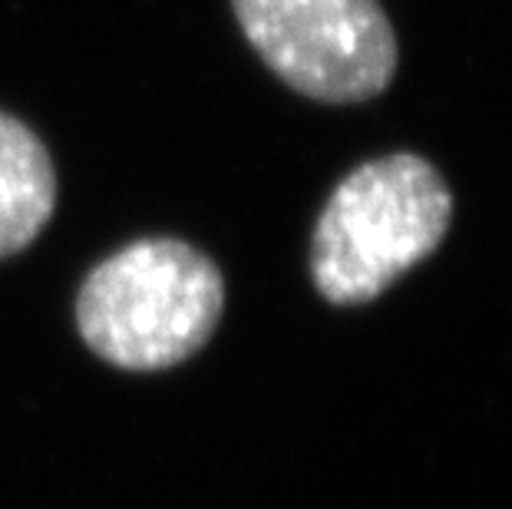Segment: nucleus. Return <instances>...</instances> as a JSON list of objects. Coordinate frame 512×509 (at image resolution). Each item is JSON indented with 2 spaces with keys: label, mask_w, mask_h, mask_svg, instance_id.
Masks as SVG:
<instances>
[{
  "label": "nucleus",
  "mask_w": 512,
  "mask_h": 509,
  "mask_svg": "<svg viewBox=\"0 0 512 509\" xmlns=\"http://www.w3.org/2000/svg\"><path fill=\"white\" fill-rule=\"evenodd\" d=\"M453 192L417 153L370 159L337 182L311 232V278L331 305H364L450 232Z\"/></svg>",
  "instance_id": "1"
},
{
  "label": "nucleus",
  "mask_w": 512,
  "mask_h": 509,
  "mask_svg": "<svg viewBox=\"0 0 512 509\" xmlns=\"http://www.w3.org/2000/svg\"><path fill=\"white\" fill-rule=\"evenodd\" d=\"M225 308V278L182 238H139L83 278L76 328L123 371H162L205 348Z\"/></svg>",
  "instance_id": "2"
},
{
  "label": "nucleus",
  "mask_w": 512,
  "mask_h": 509,
  "mask_svg": "<svg viewBox=\"0 0 512 509\" xmlns=\"http://www.w3.org/2000/svg\"><path fill=\"white\" fill-rule=\"evenodd\" d=\"M245 40L294 93L364 103L397 73V37L380 0H232Z\"/></svg>",
  "instance_id": "3"
},
{
  "label": "nucleus",
  "mask_w": 512,
  "mask_h": 509,
  "mask_svg": "<svg viewBox=\"0 0 512 509\" xmlns=\"http://www.w3.org/2000/svg\"><path fill=\"white\" fill-rule=\"evenodd\" d=\"M53 209L57 169L47 146L24 119L0 110V258L24 252Z\"/></svg>",
  "instance_id": "4"
}]
</instances>
